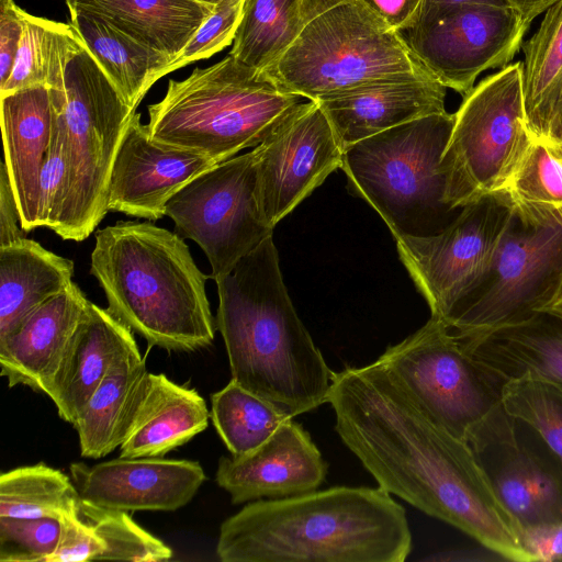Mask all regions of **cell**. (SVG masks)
Wrapping results in <instances>:
<instances>
[{
	"label": "cell",
	"mask_w": 562,
	"mask_h": 562,
	"mask_svg": "<svg viewBox=\"0 0 562 562\" xmlns=\"http://www.w3.org/2000/svg\"><path fill=\"white\" fill-rule=\"evenodd\" d=\"M166 215L177 234L204 251L214 281L272 236L257 196L256 154L250 150L218 162L175 193Z\"/></svg>",
	"instance_id": "cell-13"
},
{
	"label": "cell",
	"mask_w": 562,
	"mask_h": 562,
	"mask_svg": "<svg viewBox=\"0 0 562 562\" xmlns=\"http://www.w3.org/2000/svg\"><path fill=\"white\" fill-rule=\"evenodd\" d=\"M60 532V518L0 517V562H47Z\"/></svg>",
	"instance_id": "cell-38"
},
{
	"label": "cell",
	"mask_w": 562,
	"mask_h": 562,
	"mask_svg": "<svg viewBox=\"0 0 562 562\" xmlns=\"http://www.w3.org/2000/svg\"><path fill=\"white\" fill-rule=\"evenodd\" d=\"M533 136L524 104L522 63L507 65L480 81L454 113L440 159L447 202L462 209L503 190Z\"/></svg>",
	"instance_id": "cell-10"
},
{
	"label": "cell",
	"mask_w": 562,
	"mask_h": 562,
	"mask_svg": "<svg viewBox=\"0 0 562 562\" xmlns=\"http://www.w3.org/2000/svg\"><path fill=\"white\" fill-rule=\"evenodd\" d=\"M65 2H67V0H65Z\"/></svg>",
	"instance_id": "cell-53"
},
{
	"label": "cell",
	"mask_w": 562,
	"mask_h": 562,
	"mask_svg": "<svg viewBox=\"0 0 562 562\" xmlns=\"http://www.w3.org/2000/svg\"><path fill=\"white\" fill-rule=\"evenodd\" d=\"M513 203L496 191L464 205L437 235L397 237L396 248L431 317L448 325L486 277Z\"/></svg>",
	"instance_id": "cell-12"
},
{
	"label": "cell",
	"mask_w": 562,
	"mask_h": 562,
	"mask_svg": "<svg viewBox=\"0 0 562 562\" xmlns=\"http://www.w3.org/2000/svg\"><path fill=\"white\" fill-rule=\"evenodd\" d=\"M66 182L63 138L54 125L53 139L45 157L38 186V224L54 229L58 221Z\"/></svg>",
	"instance_id": "cell-40"
},
{
	"label": "cell",
	"mask_w": 562,
	"mask_h": 562,
	"mask_svg": "<svg viewBox=\"0 0 562 562\" xmlns=\"http://www.w3.org/2000/svg\"><path fill=\"white\" fill-rule=\"evenodd\" d=\"M254 150L259 209L271 228L341 168L344 158L327 116L312 100L299 103Z\"/></svg>",
	"instance_id": "cell-15"
},
{
	"label": "cell",
	"mask_w": 562,
	"mask_h": 562,
	"mask_svg": "<svg viewBox=\"0 0 562 562\" xmlns=\"http://www.w3.org/2000/svg\"><path fill=\"white\" fill-rule=\"evenodd\" d=\"M210 417L206 403L195 389L149 372L120 457H164L205 430Z\"/></svg>",
	"instance_id": "cell-24"
},
{
	"label": "cell",
	"mask_w": 562,
	"mask_h": 562,
	"mask_svg": "<svg viewBox=\"0 0 562 562\" xmlns=\"http://www.w3.org/2000/svg\"><path fill=\"white\" fill-rule=\"evenodd\" d=\"M411 551L406 512L379 486L252 501L222 522L216 544L223 562H403Z\"/></svg>",
	"instance_id": "cell-2"
},
{
	"label": "cell",
	"mask_w": 562,
	"mask_h": 562,
	"mask_svg": "<svg viewBox=\"0 0 562 562\" xmlns=\"http://www.w3.org/2000/svg\"><path fill=\"white\" fill-rule=\"evenodd\" d=\"M69 11L97 15L172 61L217 5L200 0H67Z\"/></svg>",
	"instance_id": "cell-25"
},
{
	"label": "cell",
	"mask_w": 562,
	"mask_h": 562,
	"mask_svg": "<svg viewBox=\"0 0 562 562\" xmlns=\"http://www.w3.org/2000/svg\"><path fill=\"white\" fill-rule=\"evenodd\" d=\"M23 31L14 65L0 94L19 89L45 86L60 89L74 56L86 47L69 23L32 15L20 9Z\"/></svg>",
	"instance_id": "cell-31"
},
{
	"label": "cell",
	"mask_w": 562,
	"mask_h": 562,
	"mask_svg": "<svg viewBox=\"0 0 562 562\" xmlns=\"http://www.w3.org/2000/svg\"><path fill=\"white\" fill-rule=\"evenodd\" d=\"M437 425L477 453L518 441L501 385L473 359L461 338L431 317L376 359Z\"/></svg>",
	"instance_id": "cell-8"
},
{
	"label": "cell",
	"mask_w": 562,
	"mask_h": 562,
	"mask_svg": "<svg viewBox=\"0 0 562 562\" xmlns=\"http://www.w3.org/2000/svg\"><path fill=\"white\" fill-rule=\"evenodd\" d=\"M14 2L13 0H0V5L9 4Z\"/></svg>",
	"instance_id": "cell-52"
},
{
	"label": "cell",
	"mask_w": 562,
	"mask_h": 562,
	"mask_svg": "<svg viewBox=\"0 0 562 562\" xmlns=\"http://www.w3.org/2000/svg\"><path fill=\"white\" fill-rule=\"evenodd\" d=\"M215 282L232 380L292 417L328 403L335 372L294 308L272 236Z\"/></svg>",
	"instance_id": "cell-3"
},
{
	"label": "cell",
	"mask_w": 562,
	"mask_h": 562,
	"mask_svg": "<svg viewBox=\"0 0 562 562\" xmlns=\"http://www.w3.org/2000/svg\"><path fill=\"white\" fill-rule=\"evenodd\" d=\"M245 0H225L201 25L192 40L170 64L168 74L196 60L209 58L233 44Z\"/></svg>",
	"instance_id": "cell-39"
},
{
	"label": "cell",
	"mask_w": 562,
	"mask_h": 562,
	"mask_svg": "<svg viewBox=\"0 0 562 562\" xmlns=\"http://www.w3.org/2000/svg\"><path fill=\"white\" fill-rule=\"evenodd\" d=\"M26 237L21 214L4 162L0 169V246Z\"/></svg>",
	"instance_id": "cell-44"
},
{
	"label": "cell",
	"mask_w": 562,
	"mask_h": 562,
	"mask_svg": "<svg viewBox=\"0 0 562 562\" xmlns=\"http://www.w3.org/2000/svg\"><path fill=\"white\" fill-rule=\"evenodd\" d=\"M498 450L501 459L488 474L518 530L561 521V477L518 441Z\"/></svg>",
	"instance_id": "cell-29"
},
{
	"label": "cell",
	"mask_w": 562,
	"mask_h": 562,
	"mask_svg": "<svg viewBox=\"0 0 562 562\" xmlns=\"http://www.w3.org/2000/svg\"><path fill=\"white\" fill-rule=\"evenodd\" d=\"M562 286V210L513 206L492 266L448 326L460 337L484 334L542 312Z\"/></svg>",
	"instance_id": "cell-11"
},
{
	"label": "cell",
	"mask_w": 562,
	"mask_h": 562,
	"mask_svg": "<svg viewBox=\"0 0 562 562\" xmlns=\"http://www.w3.org/2000/svg\"><path fill=\"white\" fill-rule=\"evenodd\" d=\"M479 3L497 7H510L507 0H423L422 9L436 4ZM420 9V10H422ZM420 13V12H419Z\"/></svg>",
	"instance_id": "cell-47"
},
{
	"label": "cell",
	"mask_w": 562,
	"mask_h": 562,
	"mask_svg": "<svg viewBox=\"0 0 562 562\" xmlns=\"http://www.w3.org/2000/svg\"><path fill=\"white\" fill-rule=\"evenodd\" d=\"M148 374L140 352L109 371L72 424L81 457L99 459L121 447L144 396Z\"/></svg>",
	"instance_id": "cell-27"
},
{
	"label": "cell",
	"mask_w": 562,
	"mask_h": 562,
	"mask_svg": "<svg viewBox=\"0 0 562 562\" xmlns=\"http://www.w3.org/2000/svg\"><path fill=\"white\" fill-rule=\"evenodd\" d=\"M64 144L66 182L53 232L82 241L106 215L111 170L136 113L85 47L70 60L60 89H50Z\"/></svg>",
	"instance_id": "cell-9"
},
{
	"label": "cell",
	"mask_w": 562,
	"mask_h": 562,
	"mask_svg": "<svg viewBox=\"0 0 562 562\" xmlns=\"http://www.w3.org/2000/svg\"><path fill=\"white\" fill-rule=\"evenodd\" d=\"M460 338L501 386L515 379L562 386V318L554 314L539 312L522 322Z\"/></svg>",
	"instance_id": "cell-23"
},
{
	"label": "cell",
	"mask_w": 562,
	"mask_h": 562,
	"mask_svg": "<svg viewBox=\"0 0 562 562\" xmlns=\"http://www.w3.org/2000/svg\"><path fill=\"white\" fill-rule=\"evenodd\" d=\"M542 312H548L562 318V286L554 300Z\"/></svg>",
	"instance_id": "cell-49"
},
{
	"label": "cell",
	"mask_w": 562,
	"mask_h": 562,
	"mask_svg": "<svg viewBox=\"0 0 562 562\" xmlns=\"http://www.w3.org/2000/svg\"><path fill=\"white\" fill-rule=\"evenodd\" d=\"M390 27L402 33L417 20L423 0H361Z\"/></svg>",
	"instance_id": "cell-45"
},
{
	"label": "cell",
	"mask_w": 562,
	"mask_h": 562,
	"mask_svg": "<svg viewBox=\"0 0 562 562\" xmlns=\"http://www.w3.org/2000/svg\"><path fill=\"white\" fill-rule=\"evenodd\" d=\"M79 497L71 477L44 463L0 475V517L61 518L74 510Z\"/></svg>",
	"instance_id": "cell-34"
},
{
	"label": "cell",
	"mask_w": 562,
	"mask_h": 562,
	"mask_svg": "<svg viewBox=\"0 0 562 562\" xmlns=\"http://www.w3.org/2000/svg\"><path fill=\"white\" fill-rule=\"evenodd\" d=\"M302 100L228 54L169 80L165 97L148 106L146 126L156 143L218 164L262 143Z\"/></svg>",
	"instance_id": "cell-6"
},
{
	"label": "cell",
	"mask_w": 562,
	"mask_h": 562,
	"mask_svg": "<svg viewBox=\"0 0 562 562\" xmlns=\"http://www.w3.org/2000/svg\"><path fill=\"white\" fill-rule=\"evenodd\" d=\"M501 397L508 415L532 428L562 464V395L530 379L506 381Z\"/></svg>",
	"instance_id": "cell-37"
},
{
	"label": "cell",
	"mask_w": 562,
	"mask_h": 562,
	"mask_svg": "<svg viewBox=\"0 0 562 562\" xmlns=\"http://www.w3.org/2000/svg\"><path fill=\"white\" fill-rule=\"evenodd\" d=\"M521 48L528 125L535 136L549 137L562 95V0L546 11L537 32Z\"/></svg>",
	"instance_id": "cell-30"
},
{
	"label": "cell",
	"mask_w": 562,
	"mask_h": 562,
	"mask_svg": "<svg viewBox=\"0 0 562 562\" xmlns=\"http://www.w3.org/2000/svg\"><path fill=\"white\" fill-rule=\"evenodd\" d=\"M301 0H245L229 54L265 70L292 43L300 27Z\"/></svg>",
	"instance_id": "cell-33"
},
{
	"label": "cell",
	"mask_w": 562,
	"mask_h": 562,
	"mask_svg": "<svg viewBox=\"0 0 562 562\" xmlns=\"http://www.w3.org/2000/svg\"><path fill=\"white\" fill-rule=\"evenodd\" d=\"M74 262L26 237L0 246V338L72 282Z\"/></svg>",
	"instance_id": "cell-26"
},
{
	"label": "cell",
	"mask_w": 562,
	"mask_h": 562,
	"mask_svg": "<svg viewBox=\"0 0 562 562\" xmlns=\"http://www.w3.org/2000/svg\"><path fill=\"white\" fill-rule=\"evenodd\" d=\"M90 273L105 294L106 310L149 346L192 352L212 345L210 276L177 233L133 221L99 229Z\"/></svg>",
	"instance_id": "cell-4"
},
{
	"label": "cell",
	"mask_w": 562,
	"mask_h": 562,
	"mask_svg": "<svg viewBox=\"0 0 562 562\" xmlns=\"http://www.w3.org/2000/svg\"><path fill=\"white\" fill-rule=\"evenodd\" d=\"M447 88L434 78L384 82L316 101L344 150L404 123L446 112Z\"/></svg>",
	"instance_id": "cell-22"
},
{
	"label": "cell",
	"mask_w": 562,
	"mask_h": 562,
	"mask_svg": "<svg viewBox=\"0 0 562 562\" xmlns=\"http://www.w3.org/2000/svg\"><path fill=\"white\" fill-rule=\"evenodd\" d=\"M0 101L3 162L27 234L40 227V175L53 139L55 109L45 86L2 93Z\"/></svg>",
	"instance_id": "cell-20"
},
{
	"label": "cell",
	"mask_w": 562,
	"mask_h": 562,
	"mask_svg": "<svg viewBox=\"0 0 562 562\" xmlns=\"http://www.w3.org/2000/svg\"><path fill=\"white\" fill-rule=\"evenodd\" d=\"M528 29L514 8L457 3L422 9L401 34L435 80L465 97L483 71L509 65Z\"/></svg>",
	"instance_id": "cell-14"
},
{
	"label": "cell",
	"mask_w": 562,
	"mask_h": 562,
	"mask_svg": "<svg viewBox=\"0 0 562 562\" xmlns=\"http://www.w3.org/2000/svg\"><path fill=\"white\" fill-rule=\"evenodd\" d=\"M74 513L93 538L95 560L160 562L172 557V550L136 524L127 512L101 507L79 497Z\"/></svg>",
	"instance_id": "cell-35"
},
{
	"label": "cell",
	"mask_w": 562,
	"mask_h": 562,
	"mask_svg": "<svg viewBox=\"0 0 562 562\" xmlns=\"http://www.w3.org/2000/svg\"><path fill=\"white\" fill-rule=\"evenodd\" d=\"M90 301L71 282L30 313L10 335L0 338L1 376L8 385L48 393L67 347Z\"/></svg>",
	"instance_id": "cell-19"
},
{
	"label": "cell",
	"mask_w": 562,
	"mask_h": 562,
	"mask_svg": "<svg viewBox=\"0 0 562 562\" xmlns=\"http://www.w3.org/2000/svg\"><path fill=\"white\" fill-rule=\"evenodd\" d=\"M20 9L14 2L0 5V87L11 75L22 37L23 22Z\"/></svg>",
	"instance_id": "cell-43"
},
{
	"label": "cell",
	"mask_w": 562,
	"mask_h": 562,
	"mask_svg": "<svg viewBox=\"0 0 562 562\" xmlns=\"http://www.w3.org/2000/svg\"><path fill=\"white\" fill-rule=\"evenodd\" d=\"M327 471L328 464L308 431L292 418L254 451L221 457L215 477L232 503L238 505L315 491Z\"/></svg>",
	"instance_id": "cell-18"
},
{
	"label": "cell",
	"mask_w": 562,
	"mask_h": 562,
	"mask_svg": "<svg viewBox=\"0 0 562 562\" xmlns=\"http://www.w3.org/2000/svg\"><path fill=\"white\" fill-rule=\"evenodd\" d=\"M453 124L454 113L431 114L344 150L350 190L379 213L394 238L437 235L460 213L446 200L439 169Z\"/></svg>",
	"instance_id": "cell-7"
},
{
	"label": "cell",
	"mask_w": 562,
	"mask_h": 562,
	"mask_svg": "<svg viewBox=\"0 0 562 562\" xmlns=\"http://www.w3.org/2000/svg\"><path fill=\"white\" fill-rule=\"evenodd\" d=\"M549 137L562 142V95L551 125Z\"/></svg>",
	"instance_id": "cell-48"
},
{
	"label": "cell",
	"mask_w": 562,
	"mask_h": 562,
	"mask_svg": "<svg viewBox=\"0 0 562 562\" xmlns=\"http://www.w3.org/2000/svg\"><path fill=\"white\" fill-rule=\"evenodd\" d=\"M547 385H549L552 390H554L557 393L562 395V386L561 385H555V384H547Z\"/></svg>",
	"instance_id": "cell-50"
},
{
	"label": "cell",
	"mask_w": 562,
	"mask_h": 562,
	"mask_svg": "<svg viewBox=\"0 0 562 562\" xmlns=\"http://www.w3.org/2000/svg\"><path fill=\"white\" fill-rule=\"evenodd\" d=\"M217 162L151 139L135 113L115 157L108 189V211L157 221L170 198Z\"/></svg>",
	"instance_id": "cell-17"
},
{
	"label": "cell",
	"mask_w": 562,
	"mask_h": 562,
	"mask_svg": "<svg viewBox=\"0 0 562 562\" xmlns=\"http://www.w3.org/2000/svg\"><path fill=\"white\" fill-rule=\"evenodd\" d=\"M528 562L562 561V520L519 530Z\"/></svg>",
	"instance_id": "cell-42"
},
{
	"label": "cell",
	"mask_w": 562,
	"mask_h": 562,
	"mask_svg": "<svg viewBox=\"0 0 562 562\" xmlns=\"http://www.w3.org/2000/svg\"><path fill=\"white\" fill-rule=\"evenodd\" d=\"M135 353L133 331L90 302L46 394L58 416L72 425L109 371Z\"/></svg>",
	"instance_id": "cell-21"
},
{
	"label": "cell",
	"mask_w": 562,
	"mask_h": 562,
	"mask_svg": "<svg viewBox=\"0 0 562 562\" xmlns=\"http://www.w3.org/2000/svg\"><path fill=\"white\" fill-rule=\"evenodd\" d=\"M69 471L81 498L127 513L177 510L205 481L198 461L162 457H120L94 465L74 462Z\"/></svg>",
	"instance_id": "cell-16"
},
{
	"label": "cell",
	"mask_w": 562,
	"mask_h": 562,
	"mask_svg": "<svg viewBox=\"0 0 562 562\" xmlns=\"http://www.w3.org/2000/svg\"><path fill=\"white\" fill-rule=\"evenodd\" d=\"M200 1H203V2L209 3V4L217 5V4H220L221 2H223L225 0H200Z\"/></svg>",
	"instance_id": "cell-51"
},
{
	"label": "cell",
	"mask_w": 562,
	"mask_h": 562,
	"mask_svg": "<svg viewBox=\"0 0 562 562\" xmlns=\"http://www.w3.org/2000/svg\"><path fill=\"white\" fill-rule=\"evenodd\" d=\"M524 212L562 210V142L533 136L518 167L501 190Z\"/></svg>",
	"instance_id": "cell-36"
},
{
	"label": "cell",
	"mask_w": 562,
	"mask_h": 562,
	"mask_svg": "<svg viewBox=\"0 0 562 562\" xmlns=\"http://www.w3.org/2000/svg\"><path fill=\"white\" fill-rule=\"evenodd\" d=\"M69 14L87 49L124 101L136 110L151 86L168 74L172 59L97 15L82 11H69Z\"/></svg>",
	"instance_id": "cell-28"
},
{
	"label": "cell",
	"mask_w": 562,
	"mask_h": 562,
	"mask_svg": "<svg viewBox=\"0 0 562 562\" xmlns=\"http://www.w3.org/2000/svg\"><path fill=\"white\" fill-rule=\"evenodd\" d=\"M512 8H514L521 19L530 25L531 22L546 12L550 7L560 0H507Z\"/></svg>",
	"instance_id": "cell-46"
},
{
	"label": "cell",
	"mask_w": 562,
	"mask_h": 562,
	"mask_svg": "<svg viewBox=\"0 0 562 562\" xmlns=\"http://www.w3.org/2000/svg\"><path fill=\"white\" fill-rule=\"evenodd\" d=\"M61 532L56 551L47 562H85L94 561L97 548L93 538L75 515L74 510L60 518Z\"/></svg>",
	"instance_id": "cell-41"
},
{
	"label": "cell",
	"mask_w": 562,
	"mask_h": 562,
	"mask_svg": "<svg viewBox=\"0 0 562 562\" xmlns=\"http://www.w3.org/2000/svg\"><path fill=\"white\" fill-rule=\"evenodd\" d=\"M328 403L336 432L379 487L505 560L528 562L479 454L432 422L376 360L335 372Z\"/></svg>",
	"instance_id": "cell-1"
},
{
	"label": "cell",
	"mask_w": 562,
	"mask_h": 562,
	"mask_svg": "<svg viewBox=\"0 0 562 562\" xmlns=\"http://www.w3.org/2000/svg\"><path fill=\"white\" fill-rule=\"evenodd\" d=\"M262 72L282 91L312 101L432 78L403 35L361 0H301L295 38Z\"/></svg>",
	"instance_id": "cell-5"
},
{
	"label": "cell",
	"mask_w": 562,
	"mask_h": 562,
	"mask_svg": "<svg viewBox=\"0 0 562 562\" xmlns=\"http://www.w3.org/2000/svg\"><path fill=\"white\" fill-rule=\"evenodd\" d=\"M211 419L232 456L249 453L294 418L272 403L231 381L211 395Z\"/></svg>",
	"instance_id": "cell-32"
}]
</instances>
